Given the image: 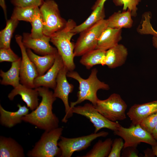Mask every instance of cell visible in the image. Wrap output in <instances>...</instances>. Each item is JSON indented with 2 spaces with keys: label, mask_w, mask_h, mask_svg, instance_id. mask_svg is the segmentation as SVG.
Here are the masks:
<instances>
[{
  "label": "cell",
  "mask_w": 157,
  "mask_h": 157,
  "mask_svg": "<svg viewBox=\"0 0 157 157\" xmlns=\"http://www.w3.org/2000/svg\"><path fill=\"white\" fill-rule=\"evenodd\" d=\"M108 132L101 131L99 133L74 138H67L61 136L58 146L61 151L60 157H71L73 153L86 149L96 139L107 136Z\"/></svg>",
  "instance_id": "ba28073f"
},
{
  "label": "cell",
  "mask_w": 157,
  "mask_h": 157,
  "mask_svg": "<svg viewBox=\"0 0 157 157\" xmlns=\"http://www.w3.org/2000/svg\"><path fill=\"white\" fill-rule=\"evenodd\" d=\"M20 58L9 48H0V62L7 61L13 62Z\"/></svg>",
  "instance_id": "1f68e13d"
},
{
  "label": "cell",
  "mask_w": 157,
  "mask_h": 157,
  "mask_svg": "<svg viewBox=\"0 0 157 157\" xmlns=\"http://www.w3.org/2000/svg\"><path fill=\"white\" fill-rule=\"evenodd\" d=\"M50 37L44 35L39 38H33L30 33H24L22 38V42L26 48L33 50L42 56L55 54L58 52L56 48L49 44Z\"/></svg>",
  "instance_id": "4fadbf2b"
},
{
  "label": "cell",
  "mask_w": 157,
  "mask_h": 157,
  "mask_svg": "<svg viewBox=\"0 0 157 157\" xmlns=\"http://www.w3.org/2000/svg\"><path fill=\"white\" fill-rule=\"evenodd\" d=\"M63 128L58 127L49 131H45L33 148L29 151L27 155L29 157H54L59 156L61 151L58 146Z\"/></svg>",
  "instance_id": "277c9868"
},
{
  "label": "cell",
  "mask_w": 157,
  "mask_h": 157,
  "mask_svg": "<svg viewBox=\"0 0 157 157\" xmlns=\"http://www.w3.org/2000/svg\"><path fill=\"white\" fill-rule=\"evenodd\" d=\"M139 152L137 147H129L123 148L122 153V157H138Z\"/></svg>",
  "instance_id": "d590c367"
},
{
  "label": "cell",
  "mask_w": 157,
  "mask_h": 157,
  "mask_svg": "<svg viewBox=\"0 0 157 157\" xmlns=\"http://www.w3.org/2000/svg\"><path fill=\"white\" fill-rule=\"evenodd\" d=\"M141 0H113L117 6H123V10H129L131 12L132 16L135 17L137 15V5Z\"/></svg>",
  "instance_id": "f546056e"
},
{
  "label": "cell",
  "mask_w": 157,
  "mask_h": 157,
  "mask_svg": "<svg viewBox=\"0 0 157 157\" xmlns=\"http://www.w3.org/2000/svg\"><path fill=\"white\" fill-rule=\"evenodd\" d=\"M18 110L15 112H10L4 109L0 105V123L1 124L8 128H10L22 121L23 116L29 112V109L24 105L18 104Z\"/></svg>",
  "instance_id": "ac0fdd59"
},
{
  "label": "cell",
  "mask_w": 157,
  "mask_h": 157,
  "mask_svg": "<svg viewBox=\"0 0 157 157\" xmlns=\"http://www.w3.org/2000/svg\"><path fill=\"white\" fill-rule=\"evenodd\" d=\"M152 44L153 46L157 49V36H153L152 39Z\"/></svg>",
  "instance_id": "b9f144b4"
},
{
  "label": "cell",
  "mask_w": 157,
  "mask_h": 157,
  "mask_svg": "<svg viewBox=\"0 0 157 157\" xmlns=\"http://www.w3.org/2000/svg\"><path fill=\"white\" fill-rule=\"evenodd\" d=\"M21 58L12 62L9 69L6 72L0 70V76L2 79L0 81L1 84L10 85L15 88L20 84V69Z\"/></svg>",
  "instance_id": "603a6c76"
},
{
  "label": "cell",
  "mask_w": 157,
  "mask_h": 157,
  "mask_svg": "<svg viewBox=\"0 0 157 157\" xmlns=\"http://www.w3.org/2000/svg\"><path fill=\"white\" fill-rule=\"evenodd\" d=\"M60 56L57 53L52 67L42 75L39 76L34 80L35 88L43 87L54 89L56 85V80L60 70L64 66Z\"/></svg>",
  "instance_id": "5bb4252c"
},
{
  "label": "cell",
  "mask_w": 157,
  "mask_h": 157,
  "mask_svg": "<svg viewBox=\"0 0 157 157\" xmlns=\"http://www.w3.org/2000/svg\"><path fill=\"white\" fill-rule=\"evenodd\" d=\"M151 146L153 154L157 157V144Z\"/></svg>",
  "instance_id": "ab89813d"
},
{
  "label": "cell",
  "mask_w": 157,
  "mask_h": 157,
  "mask_svg": "<svg viewBox=\"0 0 157 157\" xmlns=\"http://www.w3.org/2000/svg\"><path fill=\"white\" fill-rule=\"evenodd\" d=\"M76 25L73 20L69 19L63 29L50 37V41L56 47L64 66L69 71H73L75 68L74 62L75 44L71 40L72 37L76 35L72 30Z\"/></svg>",
  "instance_id": "3957f363"
},
{
  "label": "cell",
  "mask_w": 157,
  "mask_h": 157,
  "mask_svg": "<svg viewBox=\"0 0 157 157\" xmlns=\"http://www.w3.org/2000/svg\"><path fill=\"white\" fill-rule=\"evenodd\" d=\"M107 0H96L94 5L92 8V10L98 6H104V4Z\"/></svg>",
  "instance_id": "8d00e7d4"
},
{
  "label": "cell",
  "mask_w": 157,
  "mask_h": 157,
  "mask_svg": "<svg viewBox=\"0 0 157 157\" xmlns=\"http://www.w3.org/2000/svg\"><path fill=\"white\" fill-rule=\"evenodd\" d=\"M145 154V157H153L154 156L153 154L152 149H146L144 151Z\"/></svg>",
  "instance_id": "74e56055"
},
{
  "label": "cell",
  "mask_w": 157,
  "mask_h": 157,
  "mask_svg": "<svg viewBox=\"0 0 157 157\" xmlns=\"http://www.w3.org/2000/svg\"><path fill=\"white\" fill-rule=\"evenodd\" d=\"M105 16L104 6L97 7L92 10L91 14L85 21L76 26L72 31L75 34L80 33L104 19Z\"/></svg>",
  "instance_id": "d4e9b609"
},
{
  "label": "cell",
  "mask_w": 157,
  "mask_h": 157,
  "mask_svg": "<svg viewBox=\"0 0 157 157\" xmlns=\"http://www.w3.org/2000/svg\"><path fill=\"white\" fill-rule=\"evenodd\" d=\"M43 0H12L11 3L15 6L39 7L42 4Z\"/></svg>",
  "instance_id": "e575fe53"
},
{
  "label": "cell",
  "mask_w": 157,
  "mask_h": 157,
  "mask_svg": "<svg viewBox=\"0 0 157 157\" xmlns=\"http://www.w3.org/2000/svg\"><path fill=\"white\" fill-rule=\"evenodd\" d=\"M25 156L23 147L17 141L10 137L0 136V157Z\"/></svg>",
  "instance_id": "ffe728a7"
},
{
  "label": "cell",
  "mask_w": 157,
  "mask_h": 157,
  "mask_svg": "<svg viewBox=\"0 0 157 157\" xmlns=\"http://www.w3.org/2000/svg\"><path fill=\"white\" fill-rule=\"evenodd\" d=\"M138 32L142 34H150L157 36V31L153 28L150 23V19L147 18L144 19L138 29Z\"/></svg>",
  "instance_id": "836d02e7"
},
{
  "label": "cell",
  "mask_w": 157,
  "mask_h": 157,
  "mask_svg": "<svg viewBox=\"0 0 157 157\" xmlns=\"http://www.w3.org/2000/svg\"><path fill=\"white\" fill-rule=\"evenodd\" d=\"M97 69L93 68L88 78L85 79L82 78L76 72L72 71L67 72V77L75 79L79 83L77 99L76 101L70 102L71 109L85 100L89 101L95 106L99 99L97 95V91L100 89L108 90L110 89L108 84L99 79L97 77Z\"/></svg>",
  "instance_id": "7a4b0ae2"
},
{
  "label": "cell",
  "mask_w": 157,
  "mask_h": 157,
  "mask_svg": "<svg viewBox=\"0 0 157 157\" xmlns=\"http://www.w3.org/2000/svg\"><path fill=\"white\" fill-rule=\"evenodd\" d=\"M35 88L42 97L41 101L35 110L22 117V121L44 131L58 127V119L52 111L53 104L56 99L53 92L45 87Z\"/></svg>",
  "instance_id": "6da1fadb"
},
{
  "label": "cell",
  "mask_w": 157,
  "mask_h": 157,
  "mask_svg": "<svg viewBox=\"0 0 157 157\" xmlns=\"http://www.w3.org/2000/svg\"><path fill=\"white\" fill-rule=\"evenodd\" d=\"M157 112V100L141 104H135L126 113L132 124H140L147 116Z\"/></svg>",
  "instance_id": "9a60e30c"
},
{
  "label": "cell",
  "mask_w": 157,
  "mask_h": 157,
  "mask_svg": "<svg viewBox=\"0 0 157 157\" xmlns=\"http://www.w3.org/2000/svg\"><path fill=\"white\" fill-rule=\"evenodd\" d=\"M128 55L127 48L118 44L106 51L105 65L111 69L121 66L125 62Z\"/></svg>",
  "instance_id": "e0dca14e"
},
{
  "label": "cell",
  "mask_w": 157,
  "mask_h": 157,
  "mask_svg": "<svg viewBox=\"0 0 157 157\" xmlns=\"http://www.w3.org/2000/svg\"><path fill=\"white\" fill-rule=\"evenodd\" d=\"M131 11L129 9L121 12L114 13L107 19L108 27L115 29L130 28L132 27L133 20Z\"/></svg>",
  "instance_id": "7402d4cb"
},
{
  "label": "cell",
  "mask_w": 157,
  "mask_h": 157,
  "mask_svg": "<svg viewBox=\"0 0 157 157\" xmlns=\"http://www.w3.org/2000/svg\"><path fill=\"white\" fill-rule=\"evenodd\" d=\"M0 4L3 10L5 15L6 17V7L5 2V0H0Z\"/></svg>",
  "instance_id": "f35d334b"
},
{
  "label": "cell",
  "mask_w": 157,
  "mask_h": 157,
  "mask_svg": "<svg viewBox=\"0 0 157 157\" xmlns=\"http://www.w3.org/2000/svg\"><path fill=\"white\" fill-rule=\"evenodd\" d=\"M35 8L15 6L11 17L18 21H24L31 23L35 14Z\"/></svg>",
  "instance_id": "83f0119b"
},
{
  "label": "cell",
  "mask_w": 157,
  "mask_h": 157,
  "mask_svg": "<svg viewBox=\"0 0 157 157\" xmlns=\"http://www.w3.org/2000/svg\"><path fill=\"white\" fill-rule=\"evenodd\" d=\"M114 133L124 140L123 148L129 147H137L141 142L151 145L157 144V141L151 134L142 128L140 124H132L129 128L121 125L117 130L114 131Z\"/></svg>",
  "instance_id": "9c48e42d"
},
{
  "label": "cell",
  "mask_w": 157,
  "mask_h": 157,
  "mask_svg": "<svg viewBox=\"0 0 157 157\" xmlns=\"http://www.w3.org/2000/svg\"><path fill=\"white\" fill-rule=\"evenodd\" d=\"M68 71L64 66L60 70L56 78V85L53 92L54 97L60 99L64 104L65 114L62 122L65 123L73 113L69 104L68 97L69 94L73 91L74 86L69 83L67 79V74Z\"/></svg>",
  "instance_id": "7c38bea8"
},
{
  "label": "cell",
  "mask_w": 157,
  "mask_h": 157,
  "mask_svg": "<svg viewBox=\"0 0 157 157\" xmlns=\"http://www.w3.org/2000/svg\"><path fill=\"white\" fill-rule=\"evenodd\" d=\"M72 113L80 115L89 119L95 127L94 133L101 129L106 128L113 131L121 125L118 121L112 122L100 113L92 104L87 103L83 106H74L72 108Z\"/></svg>",
  "instance_id": "30bf717a"
},
{
  "label": "cell",
  "mask_w": 157,
  "mask_h": 157,
  "mask_svg": "<svg viewBox=\"0 0 157 157\" xmlns=\"http://www.w3.org/2000/svg\"><path fill=\"white\" fill-rule=\"evenodd\" d=\"M108 24L107 19H104L80 33L75 44V57L82 56L96 49L99 38Z\"/></svg>",
  "instance_id": "8992f818"
},
{
  "label": "cell",
  "mask_w": 157,
  "mask_h": 157,
  "mask_svg": "<svg viewBox=\"0 0 157 157\" xmlns=\"http://www.w3.org/2000/svg\"><path fill=\"white\" fill-rule=\"evenodd\" d=\"M106 53V51L95 49L82 56L80 62L88 69L96 65H105Z\"/></svg>",
  "instance_id": "cb8c5ba5"
},
{
  "label": "cell",
  "mask_w": 157,
  "mask_h": 157,
  "mask_svg": "<svg viewBox=\"0 0 157 157\" xmlns=\"http://www.w3.org/2000/svg\"><path fill=\"white\" fill-rule=\"evenodd\" d=\"M32 26L31 37L33 38H39L44 35L43 33V24L39 7L35 8V13L31 22Z\"/></svg>",
  "instance_id": "f1b7e54d"
},
{
  "label": "cell",
  "mask_w": 157,
  "mask_h": 157,
  "mask_svg": "<svg viewBox=\"0 0 157 157\" xmlns=\"http://www.w3.org/2000/svg\"><path fill=\"white\" fill-rule=\"evenodd\" d=\"M19 21L11 17L7 20L5 27L0 32V48H9L13 33Z\"/></svg>",
  "instance_id": "4316f807"
},
{
  "label": "cell",
  "mask_w": 157,
  "mask_h": 157,
  "mask_svg": "<svg viewBox=\"0 0 157 157\" xmlns=\"http://www.w3.org/2000/svg\"><path fill=\"white\" fill-rule=\"evenodd\" d=\"M28 56L35 65L38 76L44 74L53 65L57 53L40 56L34 53L29 49H27Z\"/></svg>",
  "instance_id": "44dd1931"
},
{
  "label": "cell",
  "mask_w": 157,
  "mask_h": 157,
  "mask_svg": "<svg viewBox=\"0 0 157 157\" xmlns=\"http://www.w3.org/2000/svg\"><path fill=\"white\" fill-rule=\"evenodd\" d=\"M157 124V112L144 118L140 125L141 127L151 134Z\"/></svg>",
  "instance_id": "4dcf8cb0"
},
{
  "label": "cell",
  "mask_w": 157,
  "mask_h": 157,
  "mask_svg": "<svg viewBox=\"0 0 157 157\" xmlns=\"http://www.w3.org/2000/svg\"><path fill=\"white\" fill-rule=\"evenodd\" d=\"M44 35L50 37L63 29L67 21L60 16L58 6L53 0H45L40 6Z\"/></svg>",
  "instance_id": "5b68a950"
},
{
  "label": "cell",
  "mask_w": 157,
  "mask_h": 157,
  "mask_svg": "<svg viewBox=\"0 0 157 157\" xmlns=\"http://www.w3.org/2000/svg\"><path fill=\"white\" fill-rule=\"evenodd\" d=\"M20 95L22 99L26 103L27 107L31 110H35L39 105L38 92L36 89L27 87L20 83L17 86L14 88L8 95L10 100H13L16 95Z\"/></svg>",
  "instance_id": "2e32d148"
},
{
  "label": "cell",
  "mask_w": 157,
  "mask_h": 157,
  "mask_svg": "<svg viewBox=\"0 0 157 157\" xmlns=\"http://www.w3.org/2000/svg\"><path fill=\"white\" fill-rule=\"evenodd\" d=\"M97 110L109 120L115 122L126 118L127 105L118 94H112L107 99H99L94 106Z\"/></svg>",
  "instance_id": "52a82bcc"
},
{
  "label": "cell",
  "mask_w": 157,
  "mask_h": 157,
  "mask_svg": "<svg viewBox=\"0 0 157 157\" xmlns=\"http://www.w3.org/2000/svg\"><path fill=\"white\" fill-rule=\"evenodd\" d=\"M154 138L157 141V124L151 134Z\"/></svg>",
  "instance_id": "60d3db41"
},
{
  "label": "cell",
  "mask_w": 157,
  "mask_h": 157,
  "mask_svg": "<svg viewBox=\"0 0 157 157\" xmlns=\"http://www.w3.org/2000/svg\"><path fill=\"white\" fill-rule=\"evenodd\" d=\"M22 37L17 35L15 36L16 41L21 50L22 58L20 69V83L27 87L35 88L33 81L38 76V74L33 63L29 58L26 48L22 42Z\"/></svg>",
  "instance_id": "8fae6325"
},
{
  "label": "cell",
  "mask_w": 157,
  "mask_h": 157,
  "mask_svg": "<svg viewBox=\"0 0 157 157\" xmlns=\"http://www.w3.org/2000/svg\"><path fill=\"white\" fill-rule=\"evenodd\" d=\"M124 142L122 138L115 139L113 141L111 149L108 157H120L121 151L123 149Z\"/></svg>",
  "instance_id": "d6a6232c"
},
{
  "label": "cell",
  "mask_w": 157,
  "mask_h": 157,
  "mask_svg": "<svg viewBox=\"0 0 157 157\" xmlns=\"http://www.w3.org/2000/svg\"><path fill=\"white\" fill-rule=\"evenodd\" d=\"M113 140L108 138L104 141L99 140L92 148L82 157H107L110 152Z\"/></svg>",
  "instance_id": "484cf974"
},
{
  "label": "cell",
  "mask_w": 157,
  "mask_h": 157,
  "mask_svg": "<svg viewBox=\"0 0 157 157\" xmlns=\"http://www.w3.org/2000/svg\"><path fill=\"white\" fill-rule=\"evenodd\" d=\"M122 39V29L107 27L99 37L96 49L106 51L119 44Z\"/></svg>",
  "instance_id": "d6986e66"
}]
</instances>
